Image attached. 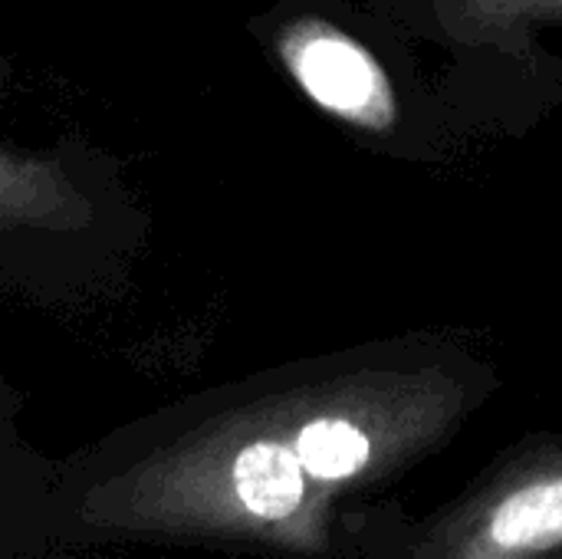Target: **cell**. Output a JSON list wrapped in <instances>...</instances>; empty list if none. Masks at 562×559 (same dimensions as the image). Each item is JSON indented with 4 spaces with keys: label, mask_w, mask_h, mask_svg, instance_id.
Listing matches in <instances>:
<instances>
[{
    "label": "cell",
    "mask_w": 562,
    "mask_h": 559,
    "mask_svg": "<svg viewBox=\"0 0 562 559\" xmlns=\"http://www.w3.org/2000/svg\"><path fill=\"white\" fill-rule=\"evenodd\" d=\"M494 389L487 359L431 333L207 389L56 465V537L326 557L339 507L435 455Z\"/></svg>",
    "instance_id": "6da1fadb"
},
{
    "label": "cell",
    "mask_w": 562,
    "mask_h": 559,
    "mask_svg": "<svg viewBox=\"0 0 562 559\" xmlns=\"http://www.w3.org/2000/svg\"><path fill=\"white\" fill-rule=\"evenodd\" d=\"M10 89L0 63V119ZM148 231L132 181L102 148L0 122V297L36 306L105 297L135 267Z\"/></svg>",
    "instance_id": "7a4b0ae2"
},
{
    "label": "cell",
    "mask_w": 562,
    "mask_h": 559,
    "mask_svg": "<svg viewBox=\"0 0 562 559\" xmlns=\"http://www.w3.org/2000/svg\"><path fill=\"white\" fill-rule=\"evenodd\" d=\"M412 559H562V435L507 448L428 524Z\"/></svg>",
    "instance_id": "3957f363"
},
{
    "label": "cell",
    "mask_w": 562,
    "mask_h": 559,
    "mask_svg": "<svg viewBox=\"0 0 562 559\" xmlns=\"http://www.w3.org/2000/svg\"><path fill=\"white\" fill-rule=\"evenodd\" d=\"M293 86L326 115L369 138L405 125V102L369 40L316 3H277L254 23Z\"/></svg>",
    "instance_id": "277c9868"
},
{
    "label": "cell",
    "mask_w": 562,
    "mask_h": 559,
    "mask_svg": "<svg viewBox=\"0 0 562 559\" xmlns=\"http://www.w3.org/2000/svg\"><path fill=\"white\" fill-rule=\"evenodd\" d=\"M56 537V465L0 418V559H36Z\"/></svg>",
    "instance_id": "5b68a950"
},
{
    "label": "cell",
    "mask_w": 562,
    "mask_h": 559,
    "mask_svg": "<svg viewBox=\"0 0 562 559\" xmlns=\"http://www.w3.org/2000/svg\"><path fill=\"white\" fill-rule=\"evenodd\" d=\"M431 33L468 43H514L527 30L562 23V0H428Z\"/></svg>",
    "instance_id": "8992f818"
},
{
    "label": "cell",
    "mask_w": 562,
    "mask_h": 559,
    "mask_svg": "<svg viewBox=\"0 0 562 559\" xmlns=\"http://www.w3.org/2000/svg\"><path fill=\"white\" fill-rule=\"evenodd\" d=\"M20 405H23V399L7 385V379H0V418H16Z\"/></svg>",
    "instance_id": "52a82bcc"
}]
</instances>
